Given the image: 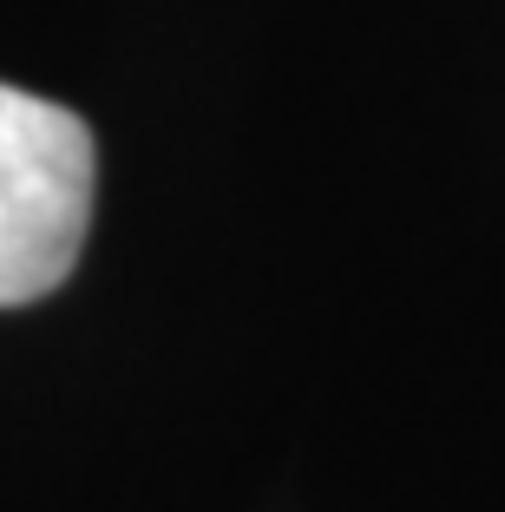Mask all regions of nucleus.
I'll return each instance as SVG.
<instances>
[{
    "label": "nucleus",
    "instance_id": "nucleus-1",
    "mask_svg": "<svg viewBox=\"0 0 505 512\" xmlns=\"http://www.w3.org/2000/svg\"><path fill=\"white\" fill-rule=\"evenodd\" d=\"M99 145L79 112L0 86V309L60 289L92 224Z\"/></svg>",
    "mask_w": 505,
    "mask_h": 512
}]
</instances>
